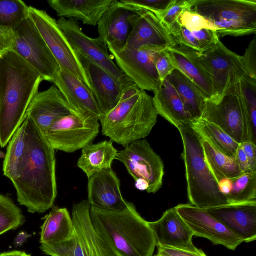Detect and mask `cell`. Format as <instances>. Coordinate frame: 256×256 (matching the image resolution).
I'll return each mask as SVG.
<instances>
[{"mask_svg": "<svg viewBox=\"0 0 256 256\" xmlns=\"http://www.w3.org/2000/svg\"><path fill=\"white\" fill-rule=\"evenodd\" d=\"M4 175L12 182L18 203L32 214L52 208L57 196L55 150L28 116L7 148Z\"/></svg>", "mask_w": 256, "mask_h": 256, "instance_id": "1", "label": "cell"}, {"mask_svg": "<svg viewBox=\"0 0 256 256\" xmlns=\"http://www.w3.org/2000/svg\"><path fill=\"white\" fill-rule=\"evenodd\" d=\"M44 80L13 50L0 56V146H7L22 124Z\"/></svg>", "mask_w": 256, "mask_h": 256, "instance_id": "2", "label": "cell"}, {"mask_svg": "<svg viewBox=\"0 0 256 256\" xmlns=\"http://www.w3.org/2000/svg\"><path fill=\"white\" fill-rule=\"evenodd\" d=\"M90 215L96 232L117 256H152L154 233L133 204L116 212L90 207Z\"/></svg>", "mask_w": 256, "mask_h": 256, "instance_id": "3", "label": "cell"}, {"mask_svg": "<svg viewBox=\"0 0 256 256\" xmlns=\"http://www.w3.org/2000/svg\"><path fill=\"white\" fill-rule=\"evenodd\" d=\"M158 116L152 97L136 86L127 90L99 121L102 134L125 147L149 136Z\"/></svg>", "mask_w": 256, "mask_h": 256, "instance_id": "4", "label": "cell"}, {"mask_svg": "<svg viewBox=\"0 0 256 256\" xmlns=\"http://www.w3.org/2000/svg\"><path fill=\"white\" fill-rule=\"evenodd\" d=\"M178 129L183 144L182 158L185 164L190 204L202 208L228 204L206 162L202 138L190 124L181 126Z\"/></svg>", "mask_w": 256, "mask_h": 256, "instance_id": "5", "label": "cell"}, {"mask_svg": "<svg viewBox=\"0 0 256 256\" xmlns=\"http://www.w3.org/2000/svg\"><path fill=\"white\" fill-rule=\"evenodd\" d=\"M240 80L232 76L220 96L207 100L200 118L216 124L239 144L247 142L256 144V134L242 98Z\"/></svg>", "mask_w": 256, "mask_h": 256, "instance_id": "6", "label": "cell"}, {"mask_svg": "<svg viewBox=\"0 0 256 256\" xmlns=\"http://www.w3.org/2000/svg\"><path fill=\"white\" fill-rule=\"evenodd\" d=\"M192 10L214 23L219 38L256 32V0H196Z\"/></svg>", "mask_w": 256, "mask_h": 256, "instance_id": "7", "label": "cell"}, {"mask_svg": "<svg viewBox=\"0 0 256 256\" xmlns=\"http://www.w3.org/2000/svg\"><path fill=\"white\" fill-rule=\"evenodd\" d=\"M29 16L34 22L60 68L76 76L91 90L90 84L78 54L57 21L46 11L32 6H29Z\"/></svg>", "mask_w": 256, "mask_h": 256, "instance_id": "8", "label": "cell"}, {"mask_svg": "<svg viewBox=\"0 0 256 256\" xmlns=\"http://www.w3.org/2000/svg\"><path fill=\"white\" fill-rule=\"evenodd\" d=\"M13 51L32 66L44 80L54 82L60 68L32 20L28 16L14 29Z\"/></svg>", "mask_w": 256, "mask_h": 256, "instance_id": "9", "label": "cell"}, {"mask_svg": "<svg viewBox=\"0 0 256 256\" xmlns=\"http://www.w3.org/2000/svg\"><path fill=\"white\" fill-rule=\"evenodd\" d=\"M99 122L72 114L56 120L44 135L55 150L72 153L92 143L100 132Z\"/></svg>", "mask_w": 256, "mask_h": 256, "instance_id": "10", "label": "cell"}, {"mask_svg": "<svg viewBox=\"0 0 256 256\" xmlns=\"http://www.w3.org/2000/svg\"><path fill=\"white\" fill-rule=\"evenodd\" d=\"M116 160L122 163L134 180L143 179L149 185L147 191L156 194L162 186L164 164L146 140L135 141L118 152Z\"/></svg>", "mask_w": 256, "mask_h": 256, "instance_id": "11", "label": "cell"}, {"mask_svg": "<svg viewBox=\"0 0 256 256\" xmlns=\"http://www.w3.org/2000/svg\"><path fill=\"white\" fill-rule=\"evenodd\" d=\"M57 22L78 54L104 69L125 87L136 86L115 64L108 54L106 44L100 38L86 36L74 19L60 18Z\"/></svg>", "mask_w": 256, "mask_h": 256, "instance_id": "12", "label": "cell"}, {"mask_svg": "<svg viewBox=\"0 0 256 256\" xmlns=\"http://www.w3.org/2000/svg\"><path fill=\"white\" fill-rule=\"evenodd\" d=\"M164 50L156 46H144L136 49L110 52L119 68L140 90L154 92L161 84L155 66L156 59Z\"/></svg>", "mask_w": 256, "mask_h": 256, "instance_id": "13", "label": "cell"}, {"mask_svg": "<svg viewBox=\"0 0 256 256\" xmlns=\"http://www.w3.org/2000/svg\"><path fill=\"white\" fill-rule=\"evenodd\" d=\"M194 54L211 78V99L216 98L223 93L232 76L239 80L247 76L242 56L230 50L220 40L208 51L200 54L194 50Z\"/></svg>", "mask_w": 256, "mask_h": 256, "instance_id": "14", "label": "cell"}, {"mask_svg": "<svg viewBox=\"0 0 256 256\" xmlns=\"http://www.w3.org/2000/svg\"><path fill=\"white\" fill-rule=\"evenodd\" d=\"M174 208L194 236L207 238L214 244L222 245L232 250L243 242L240 237L209 214L205 208L190 204H180Z\"/></svg>", "mask_w": 256, "mask_h": 256, "instance_id": "15", "label": "cell"}, {"mask_svg": "<svg viewBox=\"0 0 256 256\" xmlns=\"http://www.w3.org/2000/svg\"><path fill=\"white\" fill-rule=\"evenodd\" d=\"M140 10L115 0L98 24V37L107 45L109 50L120 51L126 48L132 28Z\"/></svg>", "mask_w": 256, "mask_h": 256, "instance_id": "16", "label": "cell"}, {"mask_svg": "<svg viewBox=\"0 0 256 256\" xmlns=\"http://www.w3.org/2000/svg\"><path fill=\"white\" fill-rule=\"evenodd\" d=\"M78 56L102 116L106 114L118 104L124 93L132 88L125 87L110 73L85 56L78 54Z\"/></svg>", "mask_w": 256, "mask_h": 256, "instance_id": "17", "label": "cell"}, {"mask_svg": "<svg viewBox=\"0 0 256 256\" xmlns=\"http://www.w3.org/2000/svg\"><path fill=\"white\" fill-rule=\"evenodd\" d=\"M149 225L154 233L156 246L205 254L193 244L194 234L175 208L167 210L158 220L149 222Z\"/></svg>", "mask_w": 256, "mask_h": 256, "instance_id": "18", "label": "cell"}, {"mask_svg": "<svg viewBox=\"0 0 256 256\" xmlns=\"http://www.w3.org/2000/svg\"><path fill=\"white\" fill-rule=\"evenodd\" d=\"M88 180V200L91 207L112 212L128 207L129 202L122 196L120 180L112 168L96 172Z\"/></svg>", "mask_w": 256, "mask_h": 256, "instance_id": "19", "label": "cell"}, {"mask_svg": "<svg viewBox=\"0 0 256 256\" xmlns=\"http://www.w3.org/2000/svg\"><path fill=\"white\" fill-rule=\"evenodd\" d=\"M207 212L245 242L256 240V202L211 207Z\"/></svg>", "mask_w": 256, "mask_h": 256, "instance_id": "20", "label": "cell"}, {"mask_svg": "<svg viewBox=\"0 0 256 256\" xmlns=\"http://www.w3.org/2000/svg\"><path fill=\"white\" fill-rule=\"evenodd\" d=\"M72 114H74L63 94L54 84L34 97L25 117L30 118L44 134L56 120Z\"/></svg>", "mask_w": 256, "mask_h": 256, "instance_id": "21", "label": "cell"}, {"mask_svg": "<svg viewBox=\"0 0 256 256\" xmlns=\"http://www.w3.org/2000/svg\"><path fill=\"white\" fill-rule=\"evenodd\" d=\"M176 44L169 30L154 13L140 10L128 36L125 48L136 49L144 46H152L167 49Z\"/></svg>", "mask_w": 256, "mask_h": 256, "instance_id": "22", "label": "cell"}, {"mask_svg": "<svg viewBox=\"0 0 256 256\" xmlns=\"http://www.w3.org/2000/svg\"><path fill=\"white\" fill-rule=\"evenodd\" d=\"M53 83L75 114L100 120L102 114L92 92L78 78L60 68Z\"/></svg>", "mask_w": 256, "mask_h": 256, "instance_id": "23", "label": "cell"}, {"mask_svg": "<svg viewBox=\"0 0 256 256\" xmlns=\"http://www.w3.org/2000/svg\"><path fill=\"white\" fill-rule=\"evenodd\" d=\"M90 207L88 200L73 206L72 218L75 234L89 256H117L94 229L90 218Z\"/></svg>", "mask_w": 256, "mask_h": 256, "instance_id": "24", "label": "cell"}, {"mask_svg": "<svg viewBox=\"0 0 256 256\" xmlns=\"http://www.w3.org/2000/svg\"><path fill=\"white\" fill-rule=\"evenodd\" d=\"M115 0H49L58 16L81 20L96 26Z\"/></svg>", "mask_w": 256, "mask_h": 256, "instance_id": "25", "label": "cell"}, {"mask_svg": "<svg viewBox=\"0 0 256 256\" xmlns=\"http://www.w3.org/2000/svg\"><path fill=\"white\" fill-rule=\"evenodd\" d=\"M176 69L191 80L207 100L212 96L211 78L198 61L194 50L178 44L167 48Z\"/></svg>", "mask_w": 256, "mask_h": 256, "instance_id": "26", "label": "cell"}, {"mask_svg": "<svg viewBox=\"0 0 256 256\" xmlns=\"http://www.w3.org/2000/svg\"><path fill=\"white\" fill-rule=\"evenodd\" d=\"M154 93L153 102L158 115L177 128L192 124L193 120L191 116L186 110L176 90L166 80Z\"/></svg>", "mask_w": 256, "mask_h": 256, "instance_id": "27", "label": "cell"}, {"mask_svg": "<svg viewBox=\"0 0 256 256\" xmlns=\"http://www.w3.org/2000/svg\"><path fill=\"white\" fill-rule=\"evenodd\" d=\"M82 150L77 166L88 178L96 172L112 168V162L118 152L112 140L95 144L91 143Z\"/></svg>", "mask_w": 256, "mask_h": 256, "instance_id": "28", "label": "cell"}, {"mask_svg": "<svg viewBox=\"0 0 256 256\" xmlns=\"http://www.w3.org/2000/svg\"><path fill=\"white\" fill-rule=\"evenodd\" d=\"M52 208L42 218L44 222L40 228L41 244L59 243L72 238L74 234L72 218L67 208Z\"/></svg>", "mask_w": 256, "mask_h": 256, "instance_id": "29", "label": "cell"}, {"mask_svg": "<svg viewBox=\"0 0 256 256\" xmlns=\"http://www.w3.org/2000/svg\"><path fill=\"white\" fill-rule=\"evenodd\" d=\"M166 80L174 88L193 121L200 118L207 99L197 86L175 70Z\"/></svg>", "mask_w": 256, "mask_h": 256, "instance_id": "30", "label": "cell"}, {"mask_svg": "<svg viewBox=\"0 0 256 256\" xmlns=\"http://www.w3.org/2000/svg\"><path fill=\"white\" fill-rule=\"evenodd\" d=\"M190 126L218 150L228 156H236L240 144L218 126L199 118L192 121Z\"/></svg>", "mask_w": 256, "mask_h": 256, "instance_id": "31", "label": "cell"}, {"mask_svg": "<svg viewBox=\"0 0 256 256\" xmlns=\"http://www.w3.org/2000/svg\"><path fill=\"white\" fill-rule=\"evenodd\" d=\"M202 144L206 162L218 182L243 174L236 156L230 157L222 153L205 140L202 139Z\"/></svg>", "mask_w": 256, "mask_h": 256, "instance_id": "32", "label": "cell"}, {"mask_svg": "<svg viewBox=\"0 0 256 256\" xmlns=\"http://www.w3.org/2000/svg\"><path fill=\"white\" fill-rule=\"evenodd\" d=\"M232 181V190L226 196L228 204L256 202V172L243 174Z\"/></svg>", "mask_w": 256, "mask_h": 256, "instance_id": "33", "label": "cell"}, {"mask_svg": "<svg viewBox=\"0 0 256 256\" xmlns=\"http://www.w3.org/2000/svg\"><path fill=\"white\" fill-rule=\"evenodd\" d=\"M29 16V6L20 0H0V26L14 29Z\"/></svg>", "mask_w": 256, "mask_h": 256, "instance_id": "34", "label": "cell"}, {"mask_svg": "<svg viewBox=\"0 0 256 256\" xmlns=\"http://www.w3.org/2000/svg\"><path fill=\"white\" fill-rule=\"evenodd\" d=\"M24 222L21 210L10 198L0 194V236L18 228Z\"/></svg>", "mask_w": 256, "mask_h": 256, "instance_id": "35", "label": "cell"}, {"mask_svg": "<svg viewBox=\"0 0 256 256\" xmlns=\"http://www.w3.org/2000/svg\"><path fill=\"white\" fill-rule=\"evenodd\" d=\"M40 250L50 256H89L76 234L65 241L54 244H42Z\"/></svg>", "mask_w": 256, "mask_h": 256, "instance_id": "36", "label": "cell"}, {"mask_svg": "<svg viewBox=\"0 0 256 256\" xmlns=\"http://www.w3.org/2000/svg\"><path fill=\"white\" fill-rule=\"evenodd\" d=\"M240 86L252 131L256 134V79L247 75L240 80Z\"/></svg>", "mask_w": 256, "mask_h": 256, "instance_id": "37", "label": "cell"}, {"mask_svg": "<svg viewBox=\"0 0 256 256\" xmlns=\"http://www.w3.org/2000/svg\"><path fill=\"white\" fill-rule=\"evenodd\" d=\"M196 2V0H174L169 8L158 17L170 30L178 23L182 14L186 10L192 8Z\"/></svg>", "mask_w": 256, "mask_h": 256, "instance_id": "38", "label": "cell"}, {"mask_svg": "<svg viewBox=\"0 0 256 256\" xmlns=\"http://www.w3.org/2000/svg\"><path fill=\"white\" fill-rule=\"evenodd\" d=\"M178 23L190 32L202 29L216 31L212 22L194 11L192 8L184 10L180 16Z\"/></svg>", "mask_w": 256, "mask_h": 256, "instance_id": "39", "label": "cell"}, {"mask_svg": "<svg viewBox=\"0 0 256 256\" xmlns=\"http://www.w3.org/2000/svg\"><path fill=\"white\" fill-rule=\"evenodd\" d=\"M174 0H121L124 5L136 10L150 11L158 16L164 13Z\"/></svg>", "mask_w": 256, "mask_h": 256, "instance_id": "40", "label": "cell"}, {"mask_svg": "<svg viewBox=\"0 0 256 256\" xmlns=\"http://www.w3.org/2000/svg\"><path fill=\"white\" fill-rule=\"evenodd\" d=\"M177 44L184 46L200 54L198 42L192 32L177 23L170 30Z\"/></svg>", "mask_w": 256, "mask_h": 256, "instance_id": "41", "label": "cell"}, {"mask_svg": "<svg viewBox=\"0 0 256 256\" xmlns=\"http://www.w3.org/2000/svg\"><path fill=\"white\" fill-rule=\"evenodd\" d=\"M155 66L161 83L176 70L167 49L158 54Z\"/></svg>", "mask_w": 256, "mask_h": 256, "instance_id": "42", "label": "cell"}, {"mask_svg": "<svg viewBox=\"0 0 256 256\" xmlns=\"http://www.w3.org/2000/svg\"><path fill=\"white\" fill-rule=\"evenodd\" d=\"M192 32L198 42L200 54L212 48L220 40L216 30L202 29Z\"/></svg>", "mask_w": 256, "mask_h": 256, "instance_id": "43", "label": "cell"}, {"mask_svg": "<svg viewBox=\"0 0 256 256\" xmlns=\"http://www.w3.org/2000/svg\"><path fill=\"white\" fill-rule=\"evenodd\" d=\"M243 65L248 76L256 79V38L254 36L242 56Z\"/></svg>", "mask_w": 256, "mask_h": 256, "instance_id": "44", "label": "cell"}, {"mask_svg": "<svg viewBox=\"0 0 256 256\" xmlns=\"http://www.w3.org/2000/svg\"><path fill=\"white\" fill-rule=\"evenodd\" d=\"M15 40L14 29L0 26V56L13 50Z\"/></svg>", "mask_w": 256, "mask_h": 256, "instance_id": "45", "label": "cell"}, {"mask_svg": "<svg viewBox=\"0 0 256 256\" xmlns=\"http://www.w3.org/2000/svg\"><path fill=\"white\" fill-rule=\"evenodd\" d=\"M158 248V254L164 256H207L206 254H200L194 252L166 247L160 245Z\"/></svg>", "mask_w": 256, "mask_h": 256, "instance_id": "46", "label": "cell"}, {"mask_svg": "<svg viewBox=\"0 0 256 256\" xmlns=\"http://www.w3.org/2000/svg\"><path fill=\"white\" fill-rule=\"evenodd\" d=\"M250 164L252 172H256V145L250 142L240 144Z\"/></svg>", "mask_w": 256, "mask_h": 256, "instance_id": "47", "label": "cell"}, {"mask_svg": "<svg viewBox=\"0 0 256 256\" xmlns=\"http://www.w3.org/2000/svg\"><path fill=\"white\" fill-rule=\"evenodd\" d=\"M236 158L243 174L252 172L247 156L240 144L236 152Z\"/></svg>", "mask_w": 256, "mask_h": 256, "instance_id": "48", "label": "cell"}, {"mask_svg": "<svg viewBox=\"0 0 256 256\" xmlns=\"http://www.w3.org/2000/svg\"><path fill=\"white\" fill-rule=\"evenodd\" d=\"M218 186L220 192L226 198L232 190V179L224 178L218 182Z\"/></svg>", "mask_w": 256, "mask_h": 256, "instance_id": "49", "label": "cell"}, {"mask_svg": "<svg viewBox=\"0 0 256 256\" xmlns=\"http://www.w3.org/2000/svg\"><path fill=\"white\" fill-rule=\"evenodd\" d=\"M28 234L26 232H20L14 240L15 246L19 247L23 245L28 240Z\"/></svg>", "mask_w": 256, "mask_h": 256, "instance_id": "50", "label": "cell"}, {"mask_svg": "<svg viewBox=\"0 0 256 256\" xmlns=\"http://www.w3.org/2000/svg\"><path fill=\"white\" fill-rule=\"evenodd\" d=\"M135 186L140 190L148 191L149 185L148 182L143 179H138L135 180Z\"/></svg>", "mask_w": 256, "mask_h": 256, "instance_id": "51", "label": "cell"}, {"mask_svg": "<svg viewBox=\"0 0 256 256\" xmlns=\"http://www.w3.org/2000/svg\"><path fill=\"white\" fill-rule=\"evenodd\" d=\"M0 256H31V255L24 252L13 250L1 253Z\"/></svg>", "mask_w": 256, "mask_h": 256, "instance_id": "52", "label": "cell"}, {"mask_svg": "<svg viewBox=\"0 0 256 256\" xmlns=\"http://www.w3.org/2000/svg\"><path fill=\"white\" fill-rule=\"evenodd\" d=\"M4 154L0 150V158H4Z\"/></svg>", "mask_w": 256, "mask_h": 256, "instance_id": "53", "label": "cell"}, {"mask_svg": "<svg viewBox=\"0 0 256 256\" xmlns=\"http://www.w3.org/2000/svg\"><path fill=\"white\" fill-rule=\"evenodd\" d=\"M156 256H162V255L157 254Z\"/></svg>", "mask_w": 256, "mask_h": 256, "instance_id": "54", "label": "cell"}]
</instances>
